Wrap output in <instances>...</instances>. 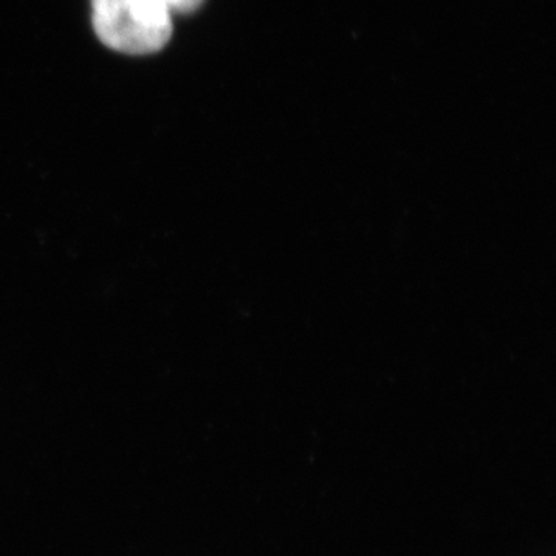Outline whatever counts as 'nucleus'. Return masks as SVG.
<instances>
[{
  "instance_id": "f03ea898",
  "label": "nucleus",
  "mask_w": 556,
  "mask_h": 556,
  "mask_svg": "<svg viewBox=\"0 0 556 556\" xmlns=\"http://www.w3.org/2000/svg\"><path fill=\"white\" fill-rule=\"evenodd\" d=\"M167 10L178 11V13H192L199 9L203 0H161Z\"/></svg>"
},
{
  "instance_id": "f257e3e1",
  "label": "nucleus",
  "mask_w": 556,
  "mask_h": 556,
  "mask_svg": "<svg viewBox=\"0 0 556 556\" xmlns=\"http://www.w3.org/2000/svg\"><path fill=\"white\" fill-rule=\"evenodd\" d=\"M91 7L94 31L109 49L150 54L169 42L170 11L161 0H91Z\"/></svg>"
}]
</instances>
